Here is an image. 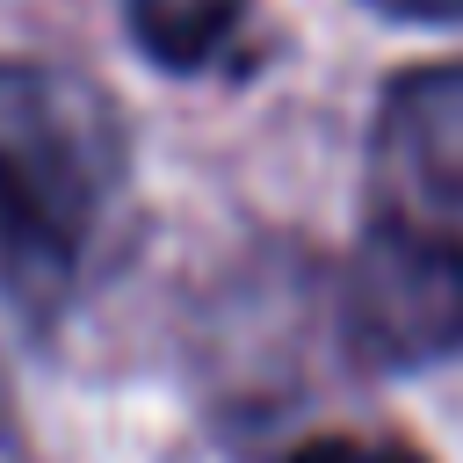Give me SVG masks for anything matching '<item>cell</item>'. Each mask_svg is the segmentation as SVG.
<instances>
[{"label": "cell", "instance_id": "cell-1", "mask_svg": "<svg viewBox=\"0 0 463 463\" xmlns=\"http://www.w3.org/2000/svg\"><path fill=\"white\" fill-rule=\"evenodd\" d=\"M347 333L383 369L463 354V65L405 72L383 94Z\"/></svg>", "mask_w": 463, "mask_h": 463}, {"label": "cell", "instance_id": "cell-2", "mask_svg": "<svg viewBox=\"0 0 463 463\" xmlns=\"http://www.w3.org/2000/svg\"><path fill=\"white\" fill-rule=\"evenodd\" d=\"M116 174V123L80 80L0 65V318H58L101 239Z\"/></svg>", "mask_w": 463, "mask_h": 463}, {"label": "cell", "instance_id": "cell-3", "mask_svg": "<svg viewBox=\"0 0 463 463\" xmlns=\"http://www.w3.org/2000/svg\"><path fill=\"white\" fill-rule=\"evenodd\" d=\"M123 14H130V36L145 43L152 65L188 72L232 36L239 0H123Z\"/></svg>", "mask_w": 463, "mask_h": 463}, {"label": "cell", "instance_id": "cell-4", "mask_svg": "<svg viewBox=\"0 0 463 463\" xmlns=\"http://www.w3.org/2000/svg\"><path fill=\"white\" fill-rule=\"evenodd\" d=\"M282 463H427V456L412 441H383V434H311Z\"/></svg>", "mask_w": 463, "mask_h": 463}, {"label": "cell", "instance_id": "cell-5", "mask_svg": "<svg viewBox=\"0 0 463 463\" xmlns=\"http://www.w3.org/2000/svg\"><path fill=\"white\" fill-rule=\"evenodd\" d=\"M398 22H463V0H369Z\"/></svg>", "mask_w": 463, "mask_h": 463}]
</instances>
